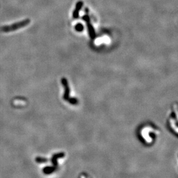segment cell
<instances>
[{
  "label": "cell",
  "mask_w": 178,
  "mask_h": 178,
  "mask_svg": "<svg viewBox=\"0 0 178 178\" xmlns=\"http://www.w3.org/2000/svg\"><path fill=\"white\" fill-rule=\"evenodd\" d=\"M156 129V128H155ZM154 129V127H143L139 131V137L141 142L147 146H151L153 145L157 137L158 132Z\"/></svg>",
  "instance_id": "6da1fadb"
}]
</instances>
